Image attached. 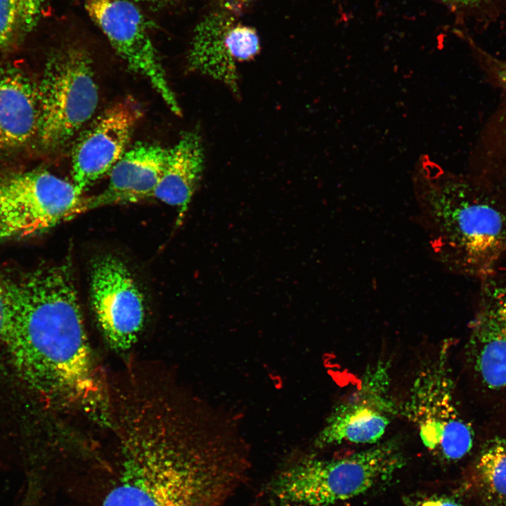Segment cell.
Returning <instances> with one entry per match:
<instances>
[{
	"instance_id": "obj_14",
	"label": "cell",
	"mask_w": 506,
	"mask_h": 506,
	"mask_svg": "<svg viewBox=\"0 0 506 506\" xmlns=\"http://www.w3.org/2000/svg\"><path fill=\"white\" fill-rule=\"evenodd\" d=\"M38 122L37 84L18 67L0 66V160L36 142Z\"/></svg>"
},
{
	"instance_id": "obj_21",
	"label": "cell",
	"mask_w": 506,
	"mask_h": 506,
	"mask_svg": "<svg viewBox=\"0 0 506 506\" xmlns=\"http://www.w3.org/2000/svg\"><path fill=\"white\" fill-rule=\"evenodd\" d=\"M443 4L455 8L473 9L483 6L488 0H439Z\"/></svg>"
},
{
	"instance_id": "obj_4",
	"label": "cell",
	"mask_w": 506,
	"mask_h": 506,
	"mask_svg": "<svg viewBox=\"0 0 506 506\" xmlns=\"http://www.w3.org/2000/svg\"><path fill=\"white\" fill-rule=\"evenodd\" d=\"M405 461L395 439L342 458L306 457L280 470L268 494L277 506H332L390 478Z\"/></svg>"
},
{
	"instance_id": "obj_25",
	"label": "cell",
	"mask_w": 506,
	"mask_h": 506,
	"mask_svg": "<svg viewBox=\"0 0 506 506\" xmlns=\"http://www.w3.org/2000/svg\"><path fill=\"white\" fill-rule=\"evenodd\" d=\"M229 1H231L233 3H235L238 4H247L250 1H252L254 0H229Z\"/></svg>"
},
{
	"instance_id": "obj_10",
	"label": "cell",
	"mask_w": 506,
	"mask_h": 506,
	"mask_svg": "<svg viewBox=\"0 0 506 506\" xmlns=\"http://www.w3.org/2000/svg\"><path fill=\"white\" fill-rule=\"evenodd\" d=\"M93 21L128 67L146 78L169 108L181 115V108L167 82L144 17L130 0H84Z\"/></svg>"
},
{
	"instance_id": "obj_2",
	"label": "cell",
	"mask_w": 506,
	"mask_h": 506,
	"mask_svg": "<svg viewBox=\"0 0 506 506\" xmlns=\"http://www.w3.org/2000/svg\"><path fill=\"white\" fill-rule=\"evenodd\" d=\"M6 344L28 382L49 401L108 422L109 394L97 365L67 264L6 281Z\"/></svg>"
},
{
	"instance_id": "obj_12",
	"label": "cell",
	"mask_w": 506,
	"mask_h": 506,
	"mask_svg": "<svg viewBox=\"0 0 506 506\" xmlns=\"http://www.w3.org/2000/svg\"><path fill=\"white\" fill-rule=\"evenodd\" d=\"M259 51V37L253 27L226 11H216L195 27L187 57L188 67L222 82L237 95L238 64L252 60Z\"/></svg>"
},
{
	"instance_id": "obj_1",
	"label": "cell",
	"mask_w": 506,
	"mask_h": 506,
	"mask_svg": "<svg viewBox=\"0 0 506 506\" xmlns=\"http://www.w3.org/2000/svg\"><path fill=\"white\" fill-rule=\"evenodd\" d=\"M138 405L122 415L120 458L100 506H226L249 474L243 446L186 432L163 404Z\"/></svg>"
},
{
	"instance_id": "obj_23",
	"label": "cell",
	"mask_w": 506,
	"mask_h": 506,
	"mask_svg": "<svg viewBox=\"0 0 506 506\" xmlns=\"http://www.w3.org/2000/svg\"><path fill=\"white\" fill-rule=\"evenodd\" d=\"M489 181L506 203V179L502 181Z\"/></svg>"
},
{
	"instance_id": "obj_22",
	"label": "cell",
	"mask_w": 506,
	"mask_h": 506,
	"mask_svg": "<svg viewBox=\"0 0 506 506\" xmlns=\"http://www.w3.org/2000/svg\"><path fill=\"white\" fill-rule=\"evenodd\" d=\"M422 506H460L453 500L447 499H436L428 500L422 504Z\"/></svg>"
},
{
	"instance_id": "obj_24",
	"label": "cell",
	"mask_w": 506,
	"mask_h": 506,
	"mask_svg": "<svg viewBox=\"0 0 506 506\" xmlns=\"http://www.w3.org/2000/svg\"><path fill=\"white\" fill-rule=\"evenodd\" d=\"M133 2H141V3H145V4H165L169 3L170 1H173L174 0H130Z\"/></svg>"
},
{
	"instance_id": "obj_3",
	"label": "cell",
	"mask_w": 506,
	"mask_h": 506,
	"mask_svg": "<svg viewBox=\"0 0 506 506\" xmlns=\"http://www.w3.org/2000/svg\"><path fill=\"white\" fill-rule=\"evenodd\" d=\"M419 218L433 257L481 280L506 257V203L487 179L427 176L416 181Z\"/></svg>"
},
{
	"instance_id": "obj_16",
	"label": "cell",
	"mask_w": 506,
	"mask_h": 506,
	"mask_svg": "<svg viewBox=\"0 0 506 506\" xmlns=\"http://www.w3.org/2000/svg\"><path fill=\"white\" fill-rule=\"evenodd\" d=\"M204 150L197 130L185 132L168 148L163 172L153 197L179 209L181 216L197 189L204 169Z\"/></svg>"
},
{
	"instance_id": "obj_17",
	"label": "cell",
	"mask_w": 506,
	"mask_h": 506,
	"mask_svg": "<svg viewBox=\"0 0 506 506\" xmlns=\"http://www.w3.org/2000/svg\"><path fill=\"white\" fill-rule=\"evenodd\" d=\"M45 0H0V50L19 46L36 27Z\"/></svg>"
},
{
	"instance_id": "obj_18",
	"label": "cell",
	"mask_w": 506,
	"mask_h": 506,
	"mask_svg": "<svg viewBox=\"0 0 506 506\" xmlns=\"http://www.w3.org/2000/svg\"><path fill=\"white\" fill-rule=\"evenodd\" d=\"M478 484L492 502L506 506V436L487 441L475 466Z\"/></svg>"
},
{
	"instance_id": "obj_9",
	"label": "cell",
	"mask_w": 506,
	"mask_h": 506,
	"mask_svg": "<svg viewBox=\"0 0 506 506\" xmlns=\"http://www.w3.org/2000/svg\"><path fill=\"white\" fill-rule=\"evenodd\" d=\"M91 301L101 333L117 351L137 342L145 320L143 294L126 266L117 257L103 255L91 266Z\"/></svg>"
},
{
	"instance_id": "obj_8",
	"label": "cell",
	"mask_w": 506,
	"mask_h": 506,
	"mask_svg": "<svg viewBox=\"0 0 506 506\" xmlns=\"http://www.w3.org/2000/svg\"><path fill=\"white\" fill-rule=\"evenodd\" d=\"M389 368L383 359L367 368L358 387L333 408L316 438L317 446L379 442L401 415L391 393Z\"/></svg>"
},
{
	"instance_id": "obj_7",
	"label": "cell",
	"mask_w": 506,
	"mask_h": 506,
	"mask_svg": "<svg viewBox=\"0 0 506 506\" xmlns=\"http://www.w3.org/2000/svg\"><path fill=\"white\" fill-rule=\"evenodd\" d=\"M86 204L72 183L46 171L0 177V240L39 234L86 212Z\"/></svg>"
},
{
	"instance_id": "obj_20",
	"label": "cell",
	"mask_w": 506,
	"mask_h": 506,
	"mask_svg": "<svg viewBox=\"0 0 506 506\" xmlns=\"http://www.w3.org/2000/svg\"><path fill=\"white\" fill-rule=\"evenodd\" d=\"M483 58L498 84L506 91V61L494 58L488 54L484 55Z\"/></svg>"
},
{
	"instance_id": "obj_11",
	"label": "cell",
	"mask_w": 506,
	"mask_h": 506,
	"mask_svg": "<svg viewBox=\"0 0 506 506\" xmlns=\"http://www.w3.org/2000/svg\"><path fill=\"white\" fill-rule=\"evenodd\" d=\"M480 282L469 325L468 361L484 387L506 391V257Z\"/></svg>"
},
{
	"instance_id": "obj_6",
	"label": "cell",
	"mask_w": 506,
	"mask_h": 506,
	"mask_svg": "<svg viewBox=\"0 0 506 506\" xmlns=\"http://www.w3.org/2000/svg\"><path fill=\"white\" fill-rule=\"evenodd\" d=\"M450 342L420 367L400 415L416 428L423 445L448 460L462 458L471 450L474 431L456 404L449 366Z\"/></svg>"
},
{
	"instance_id": "obj_19",
	"label": "cell",
	"mask_w": 506,
	"mask_h": 506,
	"mask_svg": "<svg viewBox=\"0 0 506 506\" xmlns=\"http://www.w3.org/2000/svg\"><path fill=\"white\" fill-rule=\"evenodd\" d=\"M10 326V310L6 280L0 275V344H6Z\"/></svg>"
},
{
	"instance_id": "obj_5",
	"label": "cell",
	"mask_w": 506,
	"mask_h": 506,
	"mask_svg": "<svg viewBox=\"0 0 506 506\" xmlns=\"http://www.w3.org/2000/svg\"><path fill=\"white\" fill-rule=\"evenodd\" d=\"M88 52L67 44L52 53L37 84V143L45 152L64 148L93 116L98 102Z\"/></svg>"
},
{
	"instance_id": "obj_15",
	"label": "cell",
	"mask_w": 506,
	"mask_h": 506,
	"mask_svg": "<svg viewBox=\"0 0 506 506\" xmlns=\"http://www.w3.org/2000/svg\"><path fill=\"white\" fill-rule=\"evenodd\" d=\"M167 153L168 148L153 143L134 145L111 169L107 188L97 195L87 197V210L153 197Z\"/></svg>"
},
{
	"instance_id": "obj_13",
	"label": "cell",
	"mask_w": 506,
	"mask_h": 506,
	"mask_svg": "<svg viewBox=\"0 0 506 506\" xmlns=\"http://www.w3.org/2000/svg\"><path fill=\"white\" fill-rule=\"evenodd\" d=\"M141 115L139 104L128 97L106 109L79 137L72 151V183L80 193L122 157Z\"/></svg>"
}]
</instances>
